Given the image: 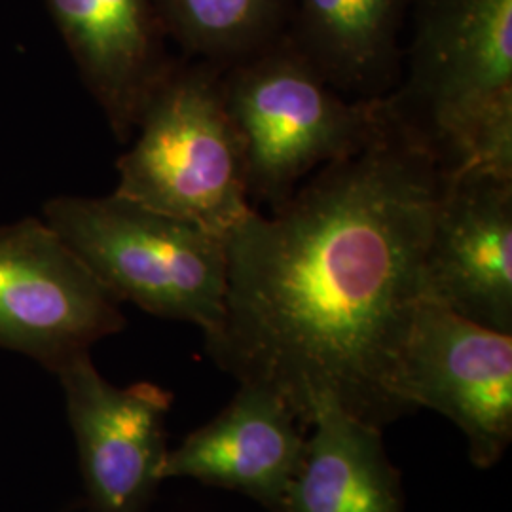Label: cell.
I'll return each mask as SVG.
<instances>
[{
    "label": "cell",
    "mask_w": 512,
    "mask_h": 512,
    "mask_svg": "<svg viewBox=\"0 0 512 512\" xmlns=\"http://www.w3.org/2000/svg\"><path fill=\"white\" fill-rule=\"evenodd\" d=\"M442 179L435 150L387 99L365 148L226 234L224 315L205 336L215 365L281 397L306 429L327 399L380 429L410 414L399 361L427 298Z\"/></svg>",
    "instance_id": "cell-1"
},
{
    "label": "cell",
    "mask_w": 512,
    "mask_h": 512,
    "mask_svg": "<svg viewBox=\"0 0 512 512\" xmlns=\"http://www.w3.org/2000/svg\"><path fill=\"white\" fill-rule=\"evenodd\" d=\"M135 133L116 164V194L222 236L255 211L217 65L177 57Z\"/></svg>",
    "instance_id": "cell-2"
},
{
    "label": "cell",
    "mask_w": 512,
    "mask_h": 512,
    "mask_svg": "<svg viewBox=\"0 0 512 512\" xmlns=\"http://www.w3.org/2000/svg\"><path fill=\"white\" fill-rule=\"evenodd\" d=\"M249 198L279 209L315 169L365 148L387 99H344L287 35L222 69Z\"/></svg>",
    "instance_id": "cell-3"
},
{
    "label": "cell",
    "mask_w": 512,
    "mask_h": 512,
    "mask_svg": "<svg viewBox=\"0 0 512 512\" xmlns=\"http://www.w3.org/2000/svg\"><path fill=\"white\" fill-rule=\"evenodd\" d=\"M44 220L120 302L219 329L226 298V236L175 219L116 192L105 198L59 196Z\"/></svg>",
    "instance_id": "cell-4"
},
{
    "label": "cell",
    "mask_w": 512,
    "mask_h": 512,
    "mask_svg": "<svg viewBox=\"0 0 512 512\" xmlns=\"http://www.w3.org/2000/svg\"><path fill=\"white\" fill-rule=\"evenodd\" d=\"M391 109L452 169L476 124L512 101V0H420Z\"/></svg>",
    "instance_id": "cell-5"
},
{
    "label": "cell",
    "mask_w": 512,
    "mask_h": 512,
    "mask_svg": "<svg viewBox=\"0 0 512 512\" xmlns=\"http://www.w3.org/2000/svg\"><path fill=\"white\" fill-rule=\"evenodd\" d=\"M124 327L120 300L46 220L0 226V348L54 372Z\"/></svg>",
    "instance_id": "cell-6"
},
{
    "label": "cell",
    "mask_w": 512,
    "mask_h": 512,
    "mask_svg": "<svg viewBox=\"0 0 512 512\" xmlns=\"http://www.w3.org/2000/svg\"><path fill=\"white\" fill-rule=\"evenodd\" d=\"M410 410L454 421L478 469H490L512 440V334L486 329L423 298L399 361Z\"/></svg>",
    "instance_id": "cell-7"
},
{
    "label": "cell",
    "mask_w": 512,
    "mask_h": 512,
    "mask_svg": "<svg viewBox=\"0 0 512 512\" xmlns=\"http://www.w3.org/2000/svg\"><path fill=\"white\" fill-rule=\"evenodd\" d=\"M423 287L440 306L512 334V179L444 169Z\"/></svg>",
    "instance_id": "cell-8"
},
{
    "label": "cell",
    "mask_w": 512,
    "mask_h": 512,
    "mask_svg": "<svg viewBox=\"0 0 512 512\" xmlns=\"http://www.w3.org/2000/svg\"><path fill=\"white\" fill-rule=\"evenodd\" d=\"M54 372L65 391L93 512L145 511L164 480V421L173 395L147 382L109 384L90 353Z\"/></svg>",
    "instance_id": "cell-9"
},
{
    "label": "cell",
    "mask_w": 512,
    "mask_h": 512,
    "mask_svg": "<svg viewBox=\"0 0 512 512\" xmlns=\"http://www.w3.org/2000/svg\"><path fill=\"white\" fill-rule=\"evenodd\" d=\"M84 86L128 143L175 59L156 0H46Z\"/></svg>",
    "instance_id": "cell-10"
},
{
    "label": "cell",
    "mask_w": 512,
    "mask_h": 512,
    "mask_svg": "<svg viewBox=\"0 0 512 512\" xmlns=\"http://www.w3.org/2000/svg\"><path fill=\"white\" fill-rule=\"evenodd\" d=\"M304 431L281 397L264 387L239 385L215 420L167 452L162 478H194L283 512L306 452Z\"/></svg>",
    "instance_id": "cell-11"
},
{
    "label": "cell",
    "mask_w": 512,
    "mask_h": 512,
    "mask_svg": "<svg viewBox=\"0 0 512 512\" xmlns=\"http://www.w3.org/2000/svg\"><path fill=\"white\" fill-rule=\"evenodd\" d=\"M283 512H404L403 478L380 427L334 401L317 406Z\"/></svg>",
    "instance_id": "cell-12"
},
{
    "label": "cell",
    "mask_w": 512,
    "mask_h": 512,
    "mask_svg": "<svg viewBox=\"0 0 512 512\" xmlns=\"http://www.w3.org/2000/svg\"><path fill=\"white\" fill-rule=\"evenodd\" d=\"M406 0H289L285 35L334 90L380 99L395 82Z\"/></svg>",
    "instance_id": "cell-13"
},
{
    "label": "cell",
    "mask_w": 512,
    "mask_h": 512,
    "mask_svg": "<svg viewBox=\"0 0 512 512\" xmlns=\"http://www.w3.org/2000/svg\"><path fill=\"white\" fill-rule=\"evenodd\" d=\"M184 57L226 69L285 35L289 0H156Z\"/></svg>",
    "instance_id": "cell-14"
}]
</instances>
